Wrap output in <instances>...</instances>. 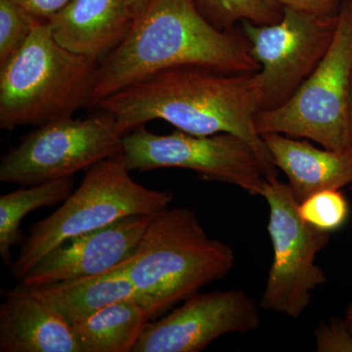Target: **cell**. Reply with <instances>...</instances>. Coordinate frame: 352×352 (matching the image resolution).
Wrapping results in <instances>:
<instances>
[{
	"mask_svg": "<svg viewBox=\"0 0 352 352\" xmlns=\"http://www.w3.org/2000/svg\"><path fill=\"white\" fill-rule=\"evenodd\" d=\"M132 1H133L134 7H135L136 11L139 14L143 10L149 0H132Z\"/></svg>",
	"mask_w": 352,
	"mask_h": 352,
	"instance_id": "obj_26",
	"label": "cell"
},
{
	"mask_svg": "<svg viewBox=\"0 0 352 352\" xmlns=\"http://www.w3.org/2000/svg\"><path fill=\"white\" fill-rule=\"evenodd\" d=\"M273 163L289 179L298 203L325 190L352 184V148L333 151L283 134L263 135Z\"/></svg>",
	"mask_w": 352,
	"mask_h": 352,
	"instance_id": "obj_15",
	"label": "cell"
},
{
	"mask_svg": "<svg viewBox=\"0 0 352 352\" xmlns=\"http://www.w3.org/2000/svg\"><path fill=\"white\" fill-rule=\"evenodd\" d=\"M351 80L352 0H344L325 56L284 104L256 113V131L308 139L333 151L351 149Z\"/></svg>",
	"mask_w": 352,
	"mask_h": 352,
	"instance_id": "obj_6",
	"label": "cell"
},
{
	"mask_svg": "<svg viewBox=\"0 0 352 352\" xmlns=\"http://www.w3.org/2000/svg\"><path fill=\"white\" fill-rule=\"evenodd\" d=\"M124 135L106 112L43 124L1 157L0 182L31 186L73 177L103 160L119 157Z\"/></svg>",
	"mask_w": 352,
	"mask_h": 352,
	"instance_id": "obj_9",
	"label": "cell"
},
{
	"mask_svg": "<svg viewBox=\"0 0 352 352\" xmlns=\"http://www.w3.org/2000/svg\"><path fill=\"white\" fill-rule=\"evenodd\" d=\"M119 157L131 171L184 168L201 179L235 185L252 196L263 195L270 180L258 153L231 133L197 136L177 129L156 134L143 126L124 134Z\"/></svg>",
	"mask_w": 352,
	"mask_h": 352,
	"instance_id": "obj_7",
	"label": "cell"
},
{
	"mask_svg": "<svg viewBox=\"0 0 352 352\" xmlns=\"http://www.w3.org/2000/svg\"><path fill=\"white\" fill-rule=\"evenodd\" d=\"M184 302L148 324L133 352H200L220 337L261 326V302L242 289L199 292Z\"/></svg>",
	"mask_w": 352,
	"mask_h": 352,
	"instance_id": "obj_11",
	"label": "cell"
},
{
	"mask_svg": "<svg viewBox=\"0 0 352 352\" xmlns=\"http://www.w3.org/2000/svg\"><path fill=\"white\" fill-rule=\"evenodd\" d=\"M344 320H346L347 326L352 331V302L346 308V314H344Z\"/></svg>",
	"mask_w": 352,
	"mask_h": 352,
	"instance_id": "obj_25",
	"label": "cell"
},
{
	"mask_svg": "<svg viewBox=\"0 0 352 352\" xmlns=\"http://www.w3.org/2000/svg\"><path fill=\"white\" fill-rule=\"evenodd\" d=\"M152 217L132 215L69 238L48 252L19 283L43 286L102 274L129 263Z\"/></svg>",
	"mask_w": 352,
	"mask_h": 352,
	"instance_id": "obj_12",
	"label": "cell"
},
{
	"mask_svg": "<svg viewBox=\"0 0 352 352\" xmlns=\"http://www.w3.org/2000/svg\"><path fill=\"white\" fill-rule=\"evenodd\" d=\"M182 67L230 74L261 69L244 36L217 29L195 0H149L126 38L99 63L88 107L155 74Z\"/></svg>",
	"mask_w": 352,
	"mask_h": 352,
	"instance_id": "obj_2",
	"label": "cell"
},
{
	"mask_svg": "<svg viewBox=\"0 0 352 352\" xmlns=\"http://www.w3.org/2000/svg\"><path fill=\"white\" fill-rule=\"evenodd\" d=\"M173 194L147 188L131 176L120 157L88 168L74 190L50 217L36 222L11 263V275L21 281L41 258L69 238L98 230L132 215L154 217L170 207Z\"/></svg>",
	"mask_w": 352,
	"mask_h": 352,
	"instance_id": "obj_5",
	"label": "cell"
},
{
	"mask_svg": "<svg viewBox=\"0 0 352 352\" xmlns=\"http://www.w3.org/2000/svg\"><path fill=\"white\" fill-rule=\"evenodd\" d=\"M99 63L63 47L38 20L22 47L0 64V129L41 126L88 107Z\"/></svg>",
	"mask_w": 352,
	"mask_h": 352,
	"instance_id": "obj_4",
	"label": "cell"
},
{
	"mask_svg": "<svg viewBox=\"0 0 352 352\" xmlns=\"http://www.w3.org/2000/svg\"><path fill=\"white\" fill-rule=\"evenodd\" d=\"M138 16L132 0H69L46 22L63 47L99 61L126 38Z\"/></svg>",
	"mask_w": 352,
	"mask_h": 352,
	"instance_id": "obj_13",
	"label": "cell"
},
{
	"mask_svg": "<svg viewBox=\"0 0 352 352\" xmlns=\"http://www.w3.org/2000/svg\"><path fill=\"white\" fill-rule=\"evenodd\" d=\"M39 20L47 21L59 12L69 0H15Z\"/></svg>",
	"mask_w": 352,
	"mask_h": 352,
	"instance_id": "obj_24",
	"label": "cell"
},
{
	"mask_svg": "<svg viewBox=\"0 0 352 352\" xmlns=\"http://www.w3.org/2000/svg\"><path fill=\"white\" fill-rule=\"evenodd\" d=\"M201 14L217 29L232 32L237 23L250 21L258 25L276 23L282 7L270 0H195Z\"/></svg>",
	"mask_w": 352,
	"mask_h": 352,
	"instance_id": "obj_19",
	"label": "cell"
},
{
	"mask_svg": "<svg viewBox=\"0 0 352 352\" xmlns=\"http://www.w3.org/2000/svg\"><path fill=\"white\" fill-rule=\"evenodd\" d=\"M75 190L73 177L23 186L0 197V256L10 266L11 249L21 239V224L30 212L62 204Z\"/></svg>",
	"mask_w": 352,
	"mask_h": 352,
	"instance_id": "obj_18",
	"label": "cell"
},
{
	"mask_svg": "<svg viewBox=\"0 0 352 352\" xmlns=\"http://www.w3.org/2000/svg\"><path fill=\"white\" fill-rule=\"evenodd\" d=\"M302 219L322 232L340 230L349 217V201L340 190H325L298 204Z\"/></svg>",
	"mask_w": 352,
	"mask_h": 352,
	"instance_id": "obj_20",
	"label": "cell"
},
{
	"mask_svg": "<svg viewBox=\"0 0 352 352\" xmlns=\"http://www.w3.org/2000/svg\"><path fill=\"white\" fill-rule=\"evenodd\" d=\"M38 20L15 0H0V64L22 47Z\"/></svg>",
	"mask_w": 352,
	"mask_h": 352,
	"instance_id": "obj_21",
	"label": "cell"
},
{
	"mask_svg": "<svg viewBox=\"0 0 352 352\" xmlns=\"http://www.w3.org/2000/svg\"><path fill=\"white\" fill-rule=\"evenodd\" d=\"M349 126H351V133L352 139V80L351 88V99H349Z\"/></svg>",
	"mask_w": 352,
	"mask_h": 352,
	"instance_id": "obj_27",
	"label": "cell"
},
{
	"mask_svg": "<svg viewBox=\"0 0 352 352\" xmlns=\"http://www.w3.org/2000/svg\"><path fill=\"white\" fill-rule=\"evenodd\" d=\"M261 197L270 208L267 231L273 249L261 309L298 319L311 303L315 289L327 282L316 258L330 234L302 219L289 185L278 178L266 182Z\"/></svg>",
	"mask_w": 352,
	"mask_h": 352,
	"instance_id": "obj_8",
	"label": "cell"
},
{
	"mask_svg": "<svg viewBox=\"0 0 352 352\" xmlns=\"http://www.w3.org/2000/svg\"><path fill=\"white\" fill-rule=\"evenodd\" d=\"M151 315L136 300L110 303L74 322L82 352H133Z\"/></svg>",
	"mask_w": 352,
	"mask_h": 352,
	"instance_id": "obj_17",
	"label": "cell"
},
{
	"mask_svg": "<svg viewBox=\"0 0 352 352\" xmlns=\"http://www.w3.org/2000/svg\"><path fill=\"white\" fill-rule=\"evenodd\" d=\"M19 286L50 303L71 324L110 303L136 300L133 286L126 274V264L94 276L43 286H25L21 283Z\"/></svg>",
	"mask_w": 352,
	"mask_h": 352,
	"instance_id": "obj_16",
	"label": "cell"
},
{
	"mask_svg": "<svg viewBox=\"0 0 352 352\" xmlns=\"http://www.w3.org/2000/svg\"><path fill=\"white\" fill-rule=\"evenodd\" d=\"M263 89L258 73L230 74L201 67L166 69L99 102L122 133L162 120L197 136L231 133L244 139L263 160L270 180L277 168L256 131Z\"/></svg>",
	"mask_w": 352,
	"mask_h": 352,
	"instance_id": "obj_1",
	"label": "cell"
},
{
	"mask_svg": "<svg viewBox=\"0 0 352 352\" xmlns=\"http://www.w3.org/2000/svg\"><path fill=\"white\" fill-rule=\"evenodd\" d=\"M235 259L232 247L210 238L192 208L168 207L152 217L126 271L153 318L224 279Z\"/></svg>",
	"mask_w": 352,
	"mask_h": 352,
	"instance_id": "obj_3",
	"label": "cell"
},
{
	"mask_svg": "<svg viewBox=\"0 0 352 352\" xmlns=\"http://www.w3.org/2000/svg\"><path fill=\"white\" fill-rule=\"evenodd\" d=\"M0 305V351L82 352L73 326L50 303L19 285Z\"/></svg>",
	"mask_w": 352,
	"mask_h": 352,
	"instance_id": "obj_14",
	"label": "cell"
},
{
	"mask_svg": "<svg viewBox=\"0 0 352 352\" xmlns=\"http://www.w3.org/2000/svg\"><path fill=\"white\" fill-rule=\"evenodd\" d=\"M317 352H352V331L344 318L321 322L314 331Z\"/></svg>",
	"mask_w": 352,
	"mask_h": 352,
	"instance_id": "obj_22",
	"label": "cell"
},
{
	"mask_svg": "<svg viewBox=\"0 0 352 352\" xmlns=\"http://www.w3.org/2000/svg\"><path fill=\"white\" fill-rule=\"evenodd\" d=\"M281 7H291L298 10L320 14V15L336 16L340 10L339 0H270Z\"/></svg>",
	"mask_w": 352,
	"mask_h": 352,
	"instance_id": "obj_23",
	"label": "cell"
},
{
	"mask_svg": "<svg viewBox=\"0 0 352 352\" xmlns=\"http://www.w3.org/2000/svg\"><path fill=\"white\" fill-rule=\"evenodd\" d=\"M337 23L338 15L291 7H282L281 18L273 24L242 22L252 56L261 67V111L276 108L295 94L327 53Z\"/></svg>",
	"mask_w": 352,
	"mask_h": 352,
	"instance_id": "obj_10",
	"label": "cell"
}]
</instances>
